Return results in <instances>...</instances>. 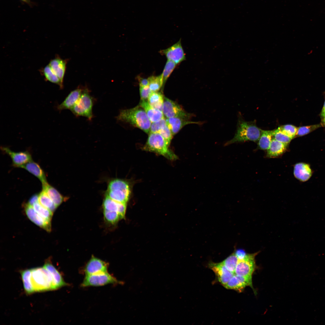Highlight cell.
<instances>
[{
  "instance_id": "6da1fadb",
  "label": "cell",
  "mask_w": 325,
  "mask_h": 325,
  "mask_svg": "<svg viewBox=\"0 0 325 325\" xmlns=\"http://www.w3.org/2000/svg\"><path fill=\"white\" fill-rule=\"evenodd\" d=\"M116 118L118 121L129 123L149 133L151 122L144 110L140 106L121 110Z\"/></svg>"
},
{
  "instance_id": "7a4b0ae2",
  "label": "cell",
  "mask_w": 325,
  "mask_h": 325,
  "mask_svg": "<svg viewBox=\"0 0 325 325\" xmlns=\"http://www.w3.org/2000/svg\"><path fill=\"white\" fill-rule=\"evenodd\" d=\"M261 131L262 129L257 126L255 121L248 122L240 120L233 138L224 145L227 146L235 143L247 141H257L260 136Z\"/></svg>"
},
{
  "instance_id": "3957f363",
  "label": "cell",
  "mask_w": 325,
  "mask_h": 325,
  "mask_svg": "<svg viewBox=\"0 0 325 325\" xmlns=\"http://www.w3.org/2000/svg\"><path fill=\"white\" fill-rule=\"evenodd\" d=\"M132 188L129 181L113 179L109 182L105 196L117 202L127 204L131 193Z\"/></svg>"
},
{
  "instance_id": "277c9868",
  "label": "cell",
  "mask_w": 325,
  "mask_h": 325,
  "mask_svg": "<svg viewBox=\"0 0 325 325\" xmlns=\"http://www.w3.org/2000/svg\"><path fill=\"white\" fill-rule=\"evenodd\" d=\"M143 148L144 150L162 155L170 160H175L178 156L169 149V145L159 133H150Z\"/></svg>"
},
{
  "instance_id": "5b68a950",
  "label": "cell",
  "mask_w": 325,
  "mask_h": 325,
  "mask_svg": "<svg viewBox=\"0 0 325 325\" xmlns=\"http://www.w3.org/2000/svg\"><path fill=\"white\" fill-rule=\"evenodd\" d=\"M31 281L35 292L53 290L51 276L43 266L31 269Z\"/></svg>"
},
{
  "instance_id": "8992f818",
  "label": "cell",
  "mask_w": 325,
  "mask_h": 325,
  "mask_svg": "<svg viewBox=\"0 0 325 325\" xmlns=\"http://www.w3.org/2000/svg\"><path fill=\"white\" fill-rule=\"evenodd\" d=\"M94 99L90 94L89 89L85 88L79 99L70 110L75 116H84L91 121L93 117L92 108Z\"/></svg>"
},
{
  "instance_id": "52a82bcc",
  "label": "cell",
  "mask_w": 325,
  "mask_h": 325,
  "mask_svg": "<svg viewBox=\"0 0 325 325\" xmlns=\"http://www.w3.org/2000/svg\"><path fill=\"white\" fill-rule=\"evenodd\" d=\"M121 284L122 282L117 280L108 272L85 275L82 283V287L100 286L108 284Z\"/></svg>"
},
{
  "instance_id": "ba28073f",
  "label": "cell",
  "mask_w": 325,
  "mask_h": 325,
  "mask_svg": "<svg viewBox=\"0 0 325 325\" xmlns=\"http://www.w3.org/2000/svg\"><path fill=\"white\" fill-rule=\"evenodd\" d=\"M162 112L167 118L179 117L190 120L195 115L187 113L178 104L164 97Z\"/></svg>"
},
{
  "instance_id": "9c48e42d",
  "label": "cell",
  "mask_w": 325,
  "mask_h": 325,
  "mask_svg": "<svg viewBox=\"0 0 325 325\" xmlns=\"http://www.w3.org/2000/svg\"><path fill=\"white\" fill-rule=\"evenodd\" d=\"M259 252L248 254L244 259L238 260L235 274L252 279V275L256 267L255 257Z\"/></svg>"
},
{
  "instance_id": "30bf717a",
  "label": "cell",
  "mask_w": 325,
  "mask_h": 325,
  "mask_svg": "<svg viewBox=\"0 0 325 325\" xmlns=\"http://www.w3.org/2000/svg\"><path fill=\"white\" fill-rule=\"evenodd\" d=\"M159 53L165 55L167 60L178 65L186 59L185 54L182 46L181 39L176 43L166 49L161 50Z\"/></svg>"
},
{
  "instance_id": "8fae6325",
  "label": "cell",
  "mask_w": 325,
  "mask_h": 325,
  "mask_svg": "<svg viewBox=\"0 0 325 325\" xmlns=\"http://www.w3.org/2000/svg\"><path fill=\"white\" fill-rule=\"evenodd\" d=\"M24 210L29 219L34 223L48 232L51 231V221L44 218L28 203L23 204Z\"/></svg>"
},
{
  "instance_id": "7c38bea8",
  "label": "cell",
  "mask_w": 325,
  "mask_h": 325,
  "mask_svg": "<svg viewBox=\"0 0 325 325\" xmlns=\"http://www.w3.org/2000/svg\"><path fill=\"white\" fill-rule=\"evenodd\" d=\"M1 148L3 152L10 157L13 166L15 167L20 168L32 160L31 155L28 151L16 152L12 151L7 147H2Z\"/></svg>"
},
{
  "instance_id": "4fadbf2b",
  "label": "cell",
  "mask_w": 325,
  "mask_h": 325,
  "mask_svg": "<svg viewBox=\"0 0 325 325\" xmlns=\"http://www.w3.org/2000/svg\"><path fill=\"white\" fill-rule=\"evenodd\" d=\"M108 264L92 255L84 269L85 275L107 271Z\"/></svg>"
},
{
  "instance_id": "5bb4252c",
  "label": "cell",
  "mask_w": 325,
  "mask_h": 325,
  "mask_svg": "<svg viewBox=\"0 0 325 325\" xmlns=\"http://www.w3.org/2000/svg\"><path fill=\"white\" fill-rule=\"evenodd\" d=\"M251 287L255 292L252 282V279L234 274L224 287L228 289H233L240 292L246 286Z\"/></svg>"
},
{
  "instance_id": "9a60e30c",
  "label": "cell",
  "mask_w": 325,
  "mask_h": 325,
  "mask_svg": "<svg viewBox=\"0 0 325 325\" xmlns=\"http://www.w3.org/2000/svg\"><path fill=\"white\" fill-rule=\"evenodd\" d=\"M43 266L48 271L51 276L53 290L68 285L64 281L60 272L53 265L50 259L48 258L45 261Z\"/></svg>"
},
{
  "instance_id": "2e32d148",
  "label": "cell",
  "mask_w": 325,
  "mask_h": 325,
  "mask_svg": "<svg viewBox=\"0 0 325 325\" xmlns=\"http://www.w3.org/2000/svg\"><path fill=\"white\" fill-rule=\"evenodd\" d=\"M209 267L215 273L219 282L224 286L235 274L228 270L222 262L211 263L209 265Z\"/></svg>"
},
{
  "instance_id": "e0dca14e",
  "label": "cell",
  "mask_w": 325,
  "mask_h": 325,
  "mask_svg": "<svg viewBox=\"0 0 325 325\" xmlns=\"http://www.w3.org/2000/svg\"><path fill=\"white\" fill-rule=\"evenodd\" d=\"M84 88L78 87L71 91L63 101L57 106V110L59 111L65 109L70 110L79 99Z\"/></svg>"
},
{
  "instance_id": "ac0fdd59",
  "label": "cell",
  "mask_w": 325,
  "mask_h": 325,
  "mask_svg": "<svg viewBox=\"0 0 325 325\" xmlns=\"http://www.w3.org/2000/svg\"><path fill=\"white\" fill-rule=\"evenodd\" d=\"M166 119L167 126L173 136L178 133L186 125L192 124L201 125L203 123L201 121H192L179 117L168 118Z\"/></svg>"
},
{
  "instance_id": "d6986e66",
  "label": "cell",
  "mask_w": 325,
  "mask_h": 325,
  "mask_svg": "<svg viewBox=\"0 0 325 325\" xmlns=\"http://www.w3.org/2000/svg\"><path fill=\"white\" fill-rule=\"evenodd\" d=\"M126 206L127 204L117 202L106 196L102 204L103 210L117 212L122 219L125 217Z\"/></svg>"
},
{
  "instance_id": "ffe728a7",
  "label": "cell",
  "mask_w": 325,
  "mask_h": 325,
  "mask_svg": "<svg viewBox=\"0 0 325 325\" xmlns=\"http://www.w3.org/2000/svg\"><path fill=\"white\" fill-rule=\"evenodd\" d=\"M67 61V60H63L57 55L55 58L50 60L48 64L63 85Z\"/></svg>"
},
{
  "instance_id": "44dd1931",
  "label": "cell",
  "mask_w": 325,
  "mask_h": 325,
  "mask_svg": "<svg viewBox=\"0 0 325 325\" xmlns=\"http://www.w3.org/2000/svg\"><path fill=\"white\" fill-rule=\"evenodd\" d=\"M312 172L310 166L306 163L300 162L295 164L294 166V175L299 181L305 182L311 177Z\"/></svg>"
},
{
  "instance_id": "7402d4cb",
  "label": "cell",
  "mask_w": 325,
  "mask_h": 325,
  "mask_svg": "<svg viewBox=\"0 0 325 325\" xmlns=\"http://www.w3.org/2000/svg\"><path fill=\"white\" fill-rule=\"evenodd\" d=\"M20 168L26 169L38 178L42 185L47 183L45 174L40 166L32 160L21 166Z\"/></svg>"
},
{
  "instance_id": "603a6c76",
  "label": "cell",
  "mask_w": 325,
  "mask_h": 325,
  "mask_svg": "<svg viewBox=\"0 0 325 325\" xmlns=\"http://www.w3.org/2000/svg\"><path fill=\"white\" fill-rule=\"evenodd\" d=\"M139 106L144 110L151 123L164 117L162 112L151 107L147 101L141 100Z\"/></svg>"
},
{
  "instance_id": "cb8c5ba5",
  "label": "cell",
  "mask_w": 325,
  "mask_h": 325,
  "mask_svg": "<svg viewBox=\"0 0 325 325\" xmlns=\"http://www.w3.org/2000/svg\"><path fill=\"white\" fill-rule=\"evenodd\" d=\"M42 190L57 207L67 200V197L63 196L55 188L48 183L42 185Z\"/></svg>"
},
{
  "instance_id": "d4e9b609",
  "label": "cell",
  "mask_w": 325,
  "mask_h": 325,
  "mask_svg": "<svg viewBox=\"0 0 325 325\" xmlns=\"http://www.w3.org/2000/svg\"><path fill=\"white\" fill-rule=\"evenodd\" d=\"M288 145L278 141L273 138L270 145L267 150V156L270 158L279 156L286 151Z\"/></svg>"
},
{
  "instance_id": "484cf974",
  "label": "cell",
  "mask_w": 325,
  "mask_h": 325,
  "mask_svg": "<svg viewBox=\"0 0 325 325\" xmlns=\"http://www.w3.org/2000/svg\"><path fill=\"white\" fill-rule=\"evenodd\" d=\"M24 291L28 294L34 292L31 281V269L21 270L20 271Z\"/></svg>"
},
{
  "instance_id": "4316f807",
  "label": "cell",
  "mask_w": 325,
  "mask_h": 325,
  "mask_svg": "<svg viewBox=\"0 0 325 325\" xmlns=\"http://www.w3.org/2000/svg\"><path fill=\"white\" fill-rule=\"evenodd\" d=\"M164 96L161 92H152L147 101L152 107L162 112Z\"/></svg>"
},
{
  "instance_id": "83f0119b",
  "label": "cell",
  "mask_w": 325,
  "mask_h": 325,
  "mask_svg": "<svg viewBox=\"0 0 325 325\" xmlns=\"http://www.w3.org/2000/svg\"><path fill=\"white\" fill-rule=\"evenodd\" d=\"M272 130L262 129L260 136L258 141V147L260 149L267 150L273 138Z\"/></svg>"
},
{
  "instance_id": "f1b7e54d",
  "label": "cell",
  "mask_w": 325,
  "mask_h": 325,
  "mask_svg": "<svg viewBox=\"0 0 325 325\" xmlns=\"http://www.w3.org/2000/svg\"><path fill=\"white\" fill-rule=\"evenodd\" d=\"M41 70L46 80L58 85L61 89L63 88V85L49 65L46 66Z\"/></svg>"
},
{
  "instance_id": "f546056e",
  "label": "cell",
  "mask_w": 325,
  "mask_h": 325,
  "mask_svg": "<svg viewBox=\"0 0 325 325\" xmlns=\"http://www.w3.org/2000/svg\"><path fill=\"white\" fill-rule=\"evenodd\" d=\"M39 202L43 206L49 209L53 212L55 211L57 207L43 190L39 194Z\"/></svg>"
},
{
  "instance_id": "4dcf8cb0",
  "label": "cell",
  "mask_w": 325,
  "mask_h": 325,
  "mask_svg": "<svg viewBox=\"0 0 325 325\" xmlns=\"http://www.w3.org/2000/svg\"><path fill=\"white\" fill-rule=\"evenodd\" d=\"M177 65L174 62L170 60H167L162 72L161 74L163 82L162 89L167 80Z\"/></svg>"
},
{
  "instance_id": "1f68e13d",
  "label": "cell",
  "mask_w": 325,
  "mask_h": 325,
  "mask_svg": "<svg viewBox=\"0 0 325 325\" xmlns=\"http://www.w3.org/2000/svg\"><path fill=\"white\" fill-rule=\"evenodd\" d=\"M149 81V87L152 92L158 91L163 86V82L161 75L155 76H152L148 78Z\"/></svg>"
},
{
  "instance_id": "d6a6232c",
  "label": "cell",
  "mask_w": 325,
  "mask_h": 325,
  "mask_svg": "<svg viewBox=\"0 0 325 325\" xmlns=\"http://www.w3.org/2000/svg\"><path fill=\"white\" fill-rule=\"evenodd\" d=\"M32 206L41 216L47 220L51 221L53 215L52 212L43 206L38 202L34 203Z\"/></svg>"
},
{
  "instance_id": "836d02e7",
  "label": "cell",
  "mask_w": 325,
  "mask_h": 325,
  "mask_svg": "<svg viewBox=\"0 0 325 325\" xmlns=\"http://www.w3.org/2000/svg\"><path fill=\"white\" fill-rule=\"evenodd\" d=\"M104 218L108 223L113 225L122 219L117 212L103 210Z\"/></svg>"
},
{
  "instance_id": "e575fe53",
  "label": "cell",
  "mask_w": 325,
  "mask_h": 325,
  "mask_svg": "<svg viewBox=\"0 0 325 325\" xmlns=\"http://www.w3.org/2000/svg\"><path fill=\"white\" fill-rule=\"evenodd\" d=\"M238 262V259L234 253L227 257L223 262V264L227 269L235 274V270Z\"/></svg>"
},
{
  "instance_id": "d590c367",
  "label": "cell",
  "mask_w": 325,
  "mask_h": 325,
  "mask_svg": "<svg viewBox=\"0 0 325 325\" xmlns=\"http://www.w3.org/2000/svg\"><path fill=\"white\" fill-rule=\"evenodd\" d=\"M273 138L277 141L281 143L288 144L292 139L283 133L278 128L272 130Z\"/></svg>"
},
{
  "instance_id": "8d00e7d4",
  "label": "cell",
  "mask_w": 325,
  "mask_h": 325,
  "mask_svg": "<svg viewBox=\"0 0 325 325\" xmlns=\"http://www.w3.org/2000/svg\"><path fill=\"white\" fill-rule=\"evenodd\" d=\"M321 126L320 124L300 126L297 128L296 137H299L306 135Z\"/></svg>"
},
{
  "instance_id": "74e56055",
  "label": "cell",
  "mask_w": 325,
  "mask_h": 325,
  "mask_svg": "<svg viewBox=\"0 0 325 325\" xmlns=\"http://www.w3.org/2000/svg\"><path fill=\"white\" fill-rule=\"evenodd\" d=\"M278 128L292 139L296 137L297 130L296 126L291 124H286L281 125Z\"/></svg>"
},
{
  "instance_id": "f35d334b",
  "label": "cell",
  "mask_w": 325,
  "mask_h": 325,
  "mask_svg": "<svg viewBox=\"0 0 325 325\" xmlns=\"http://www.w3.org/2000/svg\"><path fill=\"white\" fill-rule=\"evenodd\" d=\"M167 125L166 119L163 118L156 122L151 123L149 133H159V131Z\"/></svg>"
},
{
  "instance_id": "ab89813d",
  "label": "cell",
  "mask_w": 325,
  "mask_h": 325,
  "mask_svg": "<svg viewBox=\"0 0 325 325\" xmlns=\"http://www.w3.org/2000/svg\"><path fill=\"white\" fill-rule=\"evenodd\" d=\"M164 139L169 145H170L173 135L167 125L162 128L159 132Z\"/></svg>"
},
{
  "instance_id": "60d3db41",
  "label": "cell",
  "mask_w": 325,
  "mask_h": 325,
  "mask_svg": "<svg viewBox=\"0 0 325 325\" xmlns=\"http://www.w3.org/2000/svg\"><path fill=\"white\" fill-rule=\"evenodd\" d=\"M140 94L141 99L142 100L147 101L152 93L149 86L145 87H140Z\"/></svg>"
},
{
  "instance_id": "b9f144b4",
  "label": "cell",
  "mask_w": 325,
  "mask_h": 325,
  "mask_svg": "<svg viewBox=\"0 0 325 325\" xmlns=\"http://www.w3.org/2000/svg\"><path fill=\"white\" fill-rule=\"evenodd\" d=\"M234 253L239 260L244 259L248 254L245 250L242 249H237Z\"/></svg>"
},
{
  "instance_id": "7bdbcfd3",
  "label": "cell",
  "mask_w": 325,
  "mask_h": 325,
  "mask_svg": "<svg viewBox=\"0 0 325 325\" xmlns=\"http://www.w3.org/2000/svg\"><path fill=\"white\" fill-rule=\"evenodd\" d=\"M139 87H145L149 86V81L148 79H146L142 78L141 77H138Z\"/></svg>"
},
{
  "instance_id": "ee69618b",
  "label": "cell",
  "mask_w": 325,
  "mask_h": 325,
  "mask_svg": "<svg viewBox=\"0 0 325 325\" xmlns=\"http://www.w3.org/2000/svg\"><path fill=\"white\" fill-rule=\"evenodd\" d=\"M39 201V194H36L32 195L29 199L28 203L32 206Z\"/></svg>"
},
{
  "instance_id": "f6af8a7d",
  "label": "cell",
  "mask_w": 325,
  "mask_h": 325,
  "mask_svg": "<svg viewBox=\"0 0 325 325\" xmlns=\"http://www.w3.org/2000/svg\"><path fill=\"white\" fill-rule=\"evenodd\" d=\"M321 116L323 118L325 116V101L320 113Z\"/></svg>"
},
{
  "instance_id": "bcb514c9",
  "label": "cell",
  "mask_w": 325,
  "mask_h": 325,
  "mask_svg": "<svg viewBox=\"0 0 325 325\" xmlns=\"http://www.w3.org/2000/svg\"><path fill=\"white\" fill-rule=\"evenodd\" d=\"M323 124L325 126V116L323 118Z\"/></svg>"
}]
</instances>
